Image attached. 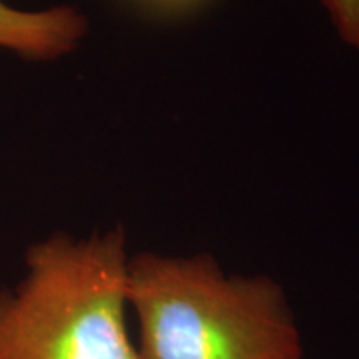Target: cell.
<instances>
[{
    "label": "cell",
    "mask_w": 359,
    "mask_h": 359,
    "mask_svg": "<svg viewBox=\"0 0 359 359\" xmlns=\"http://www.w3.org/2000/svg\"><path fill=\"white\" fill-rule=\"evenodd\" d=\"M127 293L142 359H304L288 296L269 276L228 275L206 253H140Z\"/></svg>",
    "instance_id": "6da1fadb"
},
{
    "label": "cell",
    "mask_w": 359,
    "mask_h": 359,
    "mask_svg": "<svg viewBox=\"0 0 359 359\" xmlns=\"http://www.w3.org/2000/svg\"><path fill=\"white\" fill-rule=\"evenodd\" d=\"M127 238L55 235L27 253L0 291V359H142L128 333Z\"/></svg>",
    "instance_id": "7a4b0ae2"
},
{
    "label": "cell",
    "mask_w": 359,
    "mask_h": 359,
    "mask_svg": "<svg viewBox=\"0 0 359 359\" xmlns=\"http://www.w3.org/2000/svg\"><path fill=\"white\" fill-rule=\"evenodd\" d=\"M87 20L72 7L27 12L0 0V48L34 60H50L77 47Z\"/></svg>",
    "instance_id": "3957f363"
},
{
    "label": "cell",
    "mask_w": 359,
    "mask_h": 359,
    "mask_svg": "<svg viewBox=\"0 0 359 359\" xmlns=\"http://www.w3.org/2000/svg\"><path fill=\"white\" fill-rule=\"evenodd\" d=\"M343 42L359 50V0H323Z\"/></svg>",
    "instance_id": "277c9868"
}]
</instances>
